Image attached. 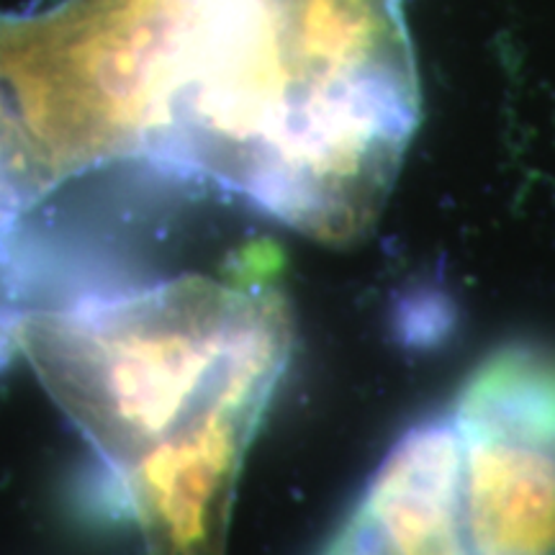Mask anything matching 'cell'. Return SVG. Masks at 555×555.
<instances>
[{
  "mask_svg": "<svg viewBox=\"0 0 555 555\" xmlns=\"http://www.w3.org/2000/svg\"><path fill=\"white\" fill-rule=\"evenodd\" d=\"M31 206H37V183L29 157L18 131L0 114V237L11 232L21 214Z\"/></svg>",
  "mask_w": 555,
  "mask_h": 555,
  "instance_id": "5",
  "label": "cell"
},
{
  "mask_svg": "<svg viewBox=\"0 0 555 555\" xmlns=\"http://www.w3.org/2000/svg\"><path fill=\"white\" fill-rule=\"evenodd\" d=\"M294 339L266 262L18 319V347L99 457L86 502L131 519L147 555H224L247 450Z\"/></svg>",
  "mask_w": 555,
  "mask_h": 555,
  "instance_id": "1",
  "label": "cell"
},
{
  "mask_svg": "<svg viewBox=\"0 0 555 555\" xmlns=\"http://www.w3.org/2000/svg\"><path fill=\"white\" fill-rule=\"evenodd\" d=\"M322 555H474L450 414L399 437Z\"/></svg>",
  "mask_w": 555,
  "mask_h": 555,
  "instance_id": "4",
  "label": "cell"
},
{
  "mask_svg": "<svg viewBox=\"0 0 555 555\" xmlns=\"http://www.w3.org/2000/svg\"><path fill=\"white\" fill-rule=\"evenodd\" d=\"M183 0H60L0 16V86L44 193L144 165L163 119Z\"/></svg>",
  "mask_w": 555,
  "mask_h": 555,
  "instance_id": "2",
  "label": "cell"
},
{
  "mask_svg": "<svg viewBox=\"0 0 555 555\" xmlns=\"http://www.w3.org/2000/svg\"><path fill=\"white\" fill-rule=\"evenodd\" d=\"M450 420L474 555H555V350L517 343L470 373Z\"/></svg>",
  "mask_w": 555,
  "mask_h": 555,
  "instance_id": "3",
  "label": "cell"
}]
</instances>
